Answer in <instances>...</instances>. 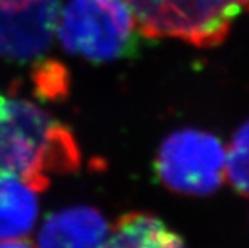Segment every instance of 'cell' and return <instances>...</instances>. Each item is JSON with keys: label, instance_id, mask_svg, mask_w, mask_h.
Returning a JSON list of instances; mask_svg holds the SVG:
<instances>
[{"label": "cell", "instance_id": "obj_1", "mask_svg": "<svg viewBox=\"0 0 249 248\" xmlns=\"http://www.w3.org/2000/svg\"><path fill=\"white\" fill-rule=\"evenodd\" d=\"M73 133L27 100L0 95V176H15L36 191L53 175L79 168Z\"/></svg>", "mask_w": 249, "mask_h": 248}, {"label": "cell", "instance_id": "obj_2", "mask_svg": "<svg viewBox=\"0 0 249 248\" xmlns=\"http://www.w3.org/2000/svg\"><path fill=\"white\" fill-rule=\"evenodd\" d=\"M142 36L173 38L194 47H216L229 36L249 0H121Z\"/></svg>", "mask_w": 249, "mask_h": 248}, {"label": "cell", "instance_id": "obj_3", "mask_svg": "<svg viewBox=\"0 0 249 248\" xmlns=\"http://www.w3.org/2000/svg\"><path fill=\"white\" fill-rule=\"evenodd\" d=\"M58 35L66 51L91 61H112L138 50L141 32L121 0H69Z\"/></svg>", "mask_w": 249, "mask_h": 248}, {"label": "cell", "instance_id": "obj_4", "mask_svg": "<svg viewBox=\"0 0 249 248\" xmlns=\"http://www.w3.org/2000/svg\"><path fill=\"white\" fill-rule=\"evenodd\" d=\"M158 179L184 196H209L225 179V150L212 133L182 129L160 145L155 159Z\"/></svg>", "mask_w": 249, "mask_h": 248}, {"label": "cell", "instance_id": "obj_5", "mask_svg": "<svg viewBox=\"0 0 249 248\" xmlns=\"http://www.w3.org/2000/svg\"><path fill=\"white\" fill-rule=\"evenodd\" d=\"M58 0H36L19 9H0V54L17 61L42 57L58 29Z\"/></svg>", "mask_w": 249, "mask_h": 248}, {"label": "cell", "instance_id": "obj_6", "mask_svg": "<svg viewBox=\"0 0 249 248\" xmlns=\"http://www.w3.org/2000/svg\"><path fill=\"white\" fill-rule=\"evenodd\" d=\"M107 232L99 210L72 207L47 217L39 230L37 248H100Z\"/></svg>", "mask_w": 249, "mask_h": 248}, {"label": "cell", "instance_id": "obj_7", "mask_svg": "<svg viewBox=\"0 0 249 248\" xmlns=\"http://www.w3.org/2000/svg\"><path fill=\"white\" fill-rule=\"evenodd\" d=\"M100 248H185V244L158 217L130 212L118 218Z\"/></svg>", "mask_w": 249, "mask_h": 248}, {"label": "cell", "instance_id": "obj_8", "mask_svg": "<svg viewBox=\"0 0 249 248\" xmlns=\"http://www.w3.org/2000/svg\"><path fill=\"white\" fill-rule=\"evenodd\" d=\"M36 190L15 176H0V241L32 232L39 214Z\"/></svg>", "mask_w": 249, "mask_h": 248}, {"label": "cell", "instance_id": "obj_9", "mask_svg": "<svg viewBox=\"0 0 249 248\" xmlns=\"http://www.w3.org/2000/svg\"><path fill=\"white\" fill-rule=\"evenodd\" d=\"M225 178L237 193L249 197V120L236 130L225 151Z\"/></svg>", "mask_w": 249, "mask_h": 248}, {"label": "cell", "instance_id": "obj_10", "mask_svg": "<svg viewBox=\"0 0 249 248\" xmlns=\"http://www.w3.org/2000/svg\"><path fill=\"white\" fill-rule=\"evenodd\" d=\"M37 82L40 87V92L45 93L48 97L61 96L67 92V75L64 74L61 64L50 63V66L45 71H40L37 75Z\"/></svg>", "mask_w": 249, "mask_h": 248}, {"label": "cell", "instance_id": "obj_11", "mask_svg": "<svg viewBox=\"0 0 249 248\" xmlns=\"http://www.w3.org/2000/svg\"><path fill=\"white\" fill-rule=\"evenodd\" d=\"M0 248H35L30 241L26 239H9V241H0Z\"/></svg>", "mask_w": 249, "mask_h": 248}, {"label": "cell", "instance_id": "obj_12", "mask_svg": "<svg viewBox=\"0 0 249 248\" xmlns=\"http://www.w3.org/2000/svg\"><path fill=\"white\" fill-rule=\"evenodd\" d=\"M33 2L36 0H0V9H19Z\"/></svg>", "mask_w": 249, "mask_h": 248}]
</instances>
